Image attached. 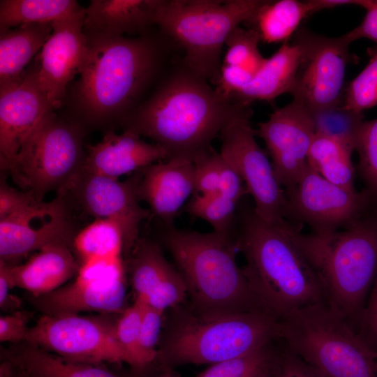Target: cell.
<instances>
[{
	"instance_id": "obj_1",
	"label": "cell",
	"mask_w": 377,
	"mask_h": 377,
	"mask_svg": "<svg viewBox=\"0 0 377 377\" xmlns=\"http://www.w3.org/2000/svg\"><path fill=\"white\" fill-rule=\"evenodd\" d=\"M85 34L87 50L80 76L66 97L68 119L86 130L114 131L124 126L159 75L165 43L148 33Z\"/></svg>"
},
{
	"instance_id": "obj_2",
	"label": "cell",
	"mask_w": 377,
	"mask_h": 377,
	"mask_svg": "<svg viewBox=\"0 0 377 377\" xmlns=\"http://www.w3.org/2000/svg\"><path fill=\"white\" fill-rule=\"evenodd\" d=\"M251 115L250 107L223 97L182 64L157 84L123 127L162 147L168 159L194 162L213 150L212 141L230 122Z\"/></svg>"
},
{
	"instance_id": "obj_3",
	"label": "cell",
	"mask_w": 377,
	"mask_h": 377,
	"mask_svg": "<svg viewBox=\"0 0 377 377\" xmlns=\"http://www.w3.org/2000/svg\"><path fill=\"white\" fill-rule=\"evenodd\" d=\"M235 224V246L246 260L243 272L268 313L280 320L294 310L327 303L320 279L297 240L300 228L267 223L253 207L237 210Z\"/></svg>"
},
{
	"instance_id": "obj_4",
	"label": "cell",
	"mask_w": 377,
	"mask_h": 377,
	"mask_svg": "<svg viewBox=\"0 0 377 377\" xmlns=\"http://www.w3.org/2000/svg\"><path fill=\"white\" fill-rule=\"evenodd\" d=\"M160 239L185 281L191 298L190 309L194 313L202 316L267 313L236 263L232 235L201 233L171 226L161 232Z\"/></svg>"
},
{
	"instance_id": "obj_5",
	"label": "cell",
	"mask_w": 377,
	"mask_h": 377,
	"mask_svg": "<svg viewBox=\"0 0 377 377\" xmlns=\"http://www.w3.org/2000/svg\"><path fill=\"white\" fill-rule=\"evenodd\" d=\"M318 273L327 304L355 330L377 275V199L346 228L325 235L296 232Z\"/></svg>"
},
{
	"instance_id": "obj_6",
	"label": "cell",
	"mask_w": 377,
	"mask_h": 377,
	"mask_svg": "<svg viewBox=\"0 0 377 377\" xmlns=\"http://www.w3.org/2000/svg\"><path fill=\"white\" fill-rule=\"evenodd\" d=\"M281 332L279 320L263 311L202 316L190 309H177L162 337L155 363L167 369L212 365L279 339Z\"/></svg>"
},
{
	"instance_id": "obj_7",
	"label": "cell",
	"mask_w": 377,
	"mask_h": 377,
	"mask_svg": "<svg viewBox=\"0 0 377 377\" xmlns=\"http://www.w3.org/2000/svg\"><path fill=\"white\" fill-rule=\"evenodd\" d=\"M263 0H163L156 25L170 42L182 47V64L216 84L221 53L229 34L248 22Z\"/></svg>"
},
{
	"instance_id": "obj_8",
	"label": "cell",
	"mask_w": 377,
	"mask_h": 377,
	"mask_svg": "<svg viewBox=\"0 0 377 377\" xmlns=\"http://www.w3.org/2000/svg\"><path fill=\"white\" fill-rule=\"evenodd\" d=\"M281 339L325 377H377L376 352L327 303L279 320Z\"/></svg>"
},
{
	"instance_id": "obj_9",
	"label": "cell",
	"mask_w": 377,
	"mask_h": 377,
	"mask_svg": "<svg viewBox=\"0 0 377 377\" xmlns=\"http://www.w3.org/2000/svg\"><path fill=\"white\" fill-rule=\"evenodd\" d=\"M86 131L54 110L47 112L27 136L7 171L38 201L53 191L66 194L84 163Z\"/></svg>"
},
{
	"instance_id": "obj_10",
	"label": "cell",
	"mask_w": 377,
	"mask_h": 377,
	"mask_svg": "<svg viewBox=\"0 0 377 377\" xmlns=\"http://www.w3.org/2000/svg\"><path fill=\"white\" fill-rule=\"evenodd\" d=\"M116 314H43L29 327L24 341L72 362L129 364L117 337Z\"/></svg>"
},
{
	"instance_id": "obj_11",
	"label": "cell",
	"mask_w": 377,
	"mask_h": 377,
	"mask_svg": "<svg viewBox=\"0 0 377 377\" xmlns=\"http://www.w3.org/2000/svg\"><path fill=\"white\" fill-rule=\"evenodd\" d=\"M251 117H238L223 129L220 154L242 177L260 219L271 224L290 223L286 191L255 139Z\"/></svg>"
},
{
	"instance_id": "obj_12",
	"label": "cell",
	"mask_w": 377,
	"mask_h": 377,
	"mask_svg": "<svg viewBox=\"0 0 377 377\" xmlns=\"http://www.w3.org/2000/svg\"><path fill=\"white\" fill-rule=\"evenodd\" d=\"M286 194L289 222L300 229L305 223L316 235L346 228L377 199L367 188L357 191L336 185L309 167Z\"/></svg>"
},
{
	"instance_id": "obj_13",
	"label": "cell",
	"mask_w": 377,
	"mask_h": 377,
	"mask_svg": "<svg viewBox=\"0 0 377 377\" xmlns=\"http://www.w3.org/2000/svg\"><path fill=\"white\" fill-rule=\"evenodd\" d=\"M294 43L302 53L300 66L290 92L311 113L343 103L346 69L350 61L345 36L326 37L302 29Z\"/></svg>"
},
{
	"instance_id": "obj_14",
	"label": "cell",
	"mask_w": 377,
	"mask_h": 377,
	"mask_svg": "<svg viewBox=\"0 0 377 377\" xmlns=\"http://www.w3.org/2000/svg\"><path fill=\"white\" fill-rule=\"evenodd\" d=\"M122 262L101 260L80 266L74 281L38 296L31 304L45 315L78 314L81 311L120 313L126 299Z\"/></svg>"
},
{
	"instance_id": "obj_15",
	"label": "cell",
	"mask_w": 377,
	"mask_h": 377,
	"mask_svg": "<svg viewBox=\"0 0 377 377\" xmlns=\"http://www.w3.org/2000/svg\"><path fill=\"white\" fill-rule=\"evenodd\" d=\"M66 193L95 219L117 222L123 232L124 253L130 255L138 241L139 228L151 211L140 205L135 173L125 181L81 169Z\"/></svg>"
},
{
	"instance_id": "obj_16",
	"label": "cell",
	"mask_w": 377,
	"mask_h": 377,
	"mask_svg": "<svg viewBox=\"0 0 377 377\" xmlns=\"http://www.w3.org/2000/svg\"><path fill=\"white\" fill-rule=\"evenodd\" d=\"M67 194L53 200L38 201L27 209L0 220V260L14 264L34 251L62 244L73 249L78 232L70 214Z\"/></svg>"
},
{
	"instance_id": "obj_17",
	"label": "cell",
	"mask_w": 377,
	"mask_h": 377,
	"mask_svg": "<svg viewBox=\"0 0 377 377\" xmlns=\"http://www.w3.org/2000/svg\"><path fill=\"white\" fill-rule=\"evenodd\" d=\"M254 133L265 142L278 180L285 191L290 188L309 167L308 156L316 136L311 112L293 99L259 123Z\"/></svg>"
},
{
	"instance_id": "obj_18",
	"label": "cell",
	"mask_w": 377,
	"mask_h": 377,
	"mask_svg": "<svg viewBox=\"0 0 377 377\" xmlns=\"http://www.w3.org/2000/svg\"><path fill=\"white\" fill-rule=\"evenodd\" d=\"M85 8L52 22L53 31L42 47L37 76L52 109L64 103L68 83L80 73L87 39L84 31Z\"/></svg>"
},
{
	"instance_id": "obj_19",
	"label": "cell",
	"mask_w": 377,
	"mask_h": 377,
	"mask_svg": "<svg viewBox=\"0 0 377 377\" xmlns=\"http://www.w3.org/2000/svg\"><path fill=\"white\" fill-rule=\"evenodd\" d=\"M36 69L28 70L17 87L0 94V164L7 171L31 130L54 110L42 90Z\"/></svg>"
},
{
	"instance_id": "obj_20",
	"label": "cell",
	"mask_w": 377,
	"mask_h": 377,
	"mask_svg": "<svg viewBox=\"0 0 377 377\" xmlns=\"http://www.w3.org/2000/svg\"><path fill=\"white\" fill-rule=\"evenodd\" d=\"M140 200L165 227L173 226L177 214L195 193V163L185 159H168L151 164L135 172Z\"/></svg>"
},
{
	"instance_id": "obj_21",
	"label": "cell",
	"mask_w": 377,
	"mask_h": 377,
	"mask_svg": "<svg viewBox=\"0 0 377 377\" xmlns=\"http://www.w3.org/2000/svg\"><path fill=\"white\" fill-rule=\"evenodd\" d=\"M85 150L82 169L117 179L168 157L162 147L143 140L129 130L121 134L107 131L100 142L85 145Z\"/></svg>"
},
{
	"instance_id": "obj_22",
	"label": "cell",
	"mask_w": 377,
	"mask_h": 377,
	"mask_svg": "<svg viewBox=\"0 0 377 377\" xmlns=\"http://www.w3.org/2000/svg\"><path fill=\"white\" fill-rule=\"evenodd\" d=\"M162 1L92 0L85 8L84 31L113 36L147 34Z\"/></svg>"
},
{
	"instance_id": "obj_23",
	"label": "cell",
	"mask_w": 377,
	"mask_h": 377,
	"mask_svg": "<svg viewBox=\"0 0 377 377\" xmlns=\"http://www.w3.org/2000/svg\"><path fill=\"white\" fill-rule=\"evenodd\" d=\"M0 355L20 377H126L104 364L69 361L26 341L1 346Z\"/></svg>"
},
{
	"instance_id": "obj_24",
	"label": "cell",
	"mask_w": 377,
	"mask_h": 377,
	"mask_svg": "<svg viewBox=\"0 0 377 377\" xmlns=\"http://www.w3.org/2000/svg\"><path fill=\"white\" fill-rule=\"evenodd\" d=\"M72 248L53 244L38 251L25 263L12 264L10 274L14 287L38 296L59 288L68 279L77 276L80 264Z\"/></svg>"
},
{
	"instance_id": "obj_25",
	"label": "cell",
	"mask_w": 377,
	"mask_h": 377,
	"mask_svg": "<svg viewBox=\"0 0 377 377\" xmlns=\"http://www.w3.org/2000/svg\"><path fill=\"white\" fill-rule=\"evenodd\" d=\"M53 31L52 22L22 24L0 29V94L20 86L33 57Z\"/></svg>"
},
{
	"instance_id": "obj_26",
	"label": "cell",
	"mask_w": 377,
	"mask_h": 377,
	"mask_svg": "<svg viewBox=\"0 0 377 377\" xmlns=\"http://www.w3.org/2000/svg\"><path fill=\"white\" fill-rule=\"evenodd\" d=\"M302 53L297 44L283 43L254 75L251 81L230 100L250 107L255 101H273L291 92L300 66Z\"/></svg>"
},
{
	"instance_id": "obj_27",
	"label": "cell",
	"mask_w": 377,
	"mask_h": 377,
	"mask_svg": "<svg viewBox=\"0 0 377 377\" xmlns=\"http://www.w3.org/2000/svg\"><path fill=\"white\" fill-rule=\"evenodd\" d=\"M318 12L315 0L264 1L246 23L267 43H287L302 21Z\"/></svg>"
},
{
	"instance_id": "obj_28",
	"label": "cell",
	"mask_w": 377,
	"mask_h": 377,
	"mask_svg": "<svg viewBox=\"0 0 377 377\" xmlns=\"http://www.w3.org/2000/svg\"><path fill=\"white\" fill-rule=\"evenodd\" d=\"M172 268L158 243L139 238L130 253L128 263L135 300L144 304Z\"/></svg>"
},
{
	"instance_id": "obj_29",
	"label": "cell",
	"mask_w": 377,
	"mask_h": 377,
	"mask_svg": "<svg viewBox=\"0 0 377 377\" xmlns=\"http://www.w3.org/2000/svg\"><path fill=\"white\" fill-rule=\"evenodd\" d=\"M82 8L75 0H1L0 29L27 24L53 22Z\"/></svg>"
},
{
	"instance_id": "obj_30",
	"label": "cell",
	"mask_w": 377,
	"mask_h": 377,
	"mask_svg": "<svg viewBox=\"0 0 377 377\" xmlns=\"http://www.w3.org/2000/svg\"><path fill=\"white\" fill-rule=\"evenodd\" d=\"M353 152L334 140L316 135L308 156L309 167L326 180L354 190Z\"/></svg>"
},
{
	"instance_id": "obj_31",
	"label": "cell",
	"mask_w": 377,
	"mask_h": 377,
	"mask_svg": "<svg viewBox=\"0 0 377 377\" xmlns=\"http://www.w3.org/2000/svg\"><path fill=\"white\" fill-rule=\"evenodd\" d=\"M73 249L80 265L94 260L122 258V230L114 221L96 219L77 233Z\"/></svg>"
},
{
	"instance_id": "obj_32",
	"label": "cell",
	"mask_w": 377,
	"mask_h": 377,
	"mask_svg": "<svg viewBox=\"0 0 377 377\" xmlns=\"http://www.w3.org/2000/svg\"><path fill=\"white\" fill-rule=\"evenodd\" d=\"M316 135L334 140L351 151L355 150L363 114L341 104L311 113Z\"/></svg>"
},
{
	"instance_id": "obj_33",
	"label": "cell",
	"mask_w": 377,
	"mask_h": 377,
	"mask_svg": "<svg viewBox=\"0 0 377 377\" xmlns=\"http://www.w3.org/2000/svg\"><path fill=\"white\" fill-rule=\"evenodd\" d=\"M239 203L221 193L211 195L194 194L188 203L187 212L209 223L214 232L232 235Z\"/></svg>"
},
{
	"instance_id": "obj_34",
	"label": "cell",
	"mask_w": 377,
	"mask_h": 377,
	"mask_svg": "<svg viewBox=\"0 0 377 377\" xmlns=\"http://www.w3.org/2000/svg\"><path fill=\"white\" fill-rule=\"evenodd\" d=\"M260 41V36L255 29L237 27L226 41L227 49L223 64L241 66L255 75L267 59L259 51L258 44Z\"/></svg>"
},
{
	"instance_id": "obj_35",
	"label": "cell",
	"mask_w": 377,
	"mask_h": 377,
	"mask_svg": "<svg viewBox=\"0 0 377 377\" xmlns=\"http://www.w3.org/2000/svg\"><path fill=\"white\" fill-rule=\"evenodd\" d=\"M144 304L135 300L129 307L119 313L116 321L118 341L129 358V365L134 374L148 370L140 348V327Z\"/></svg>"
},
{
	"instance_id": "obj_36",
	"label": "cell",
	"mask_w": 377,
	"mask_h": 377,
	"mask_svg": "<svg viewBox=\"0 0 377 377\" xmlns=\"http://www.w3.org/2000/svg\"><path fill=\"white\" fill-rule=\"evenodd\" d=\"M343 106L357 113L377 105V46L365 68L345 89Z\"/></svg>"
},
{
	"instance_id": "obj_37",
	"label": "cell",
	"mask_w": 377,
	"mask_h": 377,
	"mask_svg": "<svg viewBox=\"0 0 377 377\" xmlns=\"http://www.w3.org/2000/svg\"><path fill=\"white\" fill-rule=\"evenodd\" d=\"M274 341L246 355L212 364L197 377H260Z\"/></svg>"
},
{
	"instance_id": "obj_38",
	"label": "cell",
	"mask_w": 377,
	"mask_h": 377,
	"mask_svg": "<svg viewBox=\"0 0 377 377\" xmlns=\"http://www.w3.org/2000/svg\"><path fill=\"white\" fill-rule=\"evenodd\" d=\"M260 377H325L290 350L281 339L274 341Z\"/></svg>"
},
{
	"instance_id": "obj_39",
	"label": "cell",
	"mask_w": 377,
	"mask_h": 377,
	"mask_svg": "<svg viewBox=\"0 0 377 377\" xmlns=\"http://www.w3.org/2000/svg\"><path fill=\"white\" fill-rule=\"evenodd\" d=\"M355 151L359 156V174L366 188L377 198V119L363 121Z\"/></svg>"
},
{
	"instance_id": "obj_40",
	"label": "cell",
	"mask_w": 377,
	"mask_h": 377,
	"mask_svg": "<svg viewBox=\"0 0 377 377\" xmlns=\"http://www.w3.org/2000/svg\"><path fill=\"white\" fill-rule=\"evenodd\" d=\"M187 293V287L182 275L172 267L149 295L144 304L164 313L169 308L179 306Z\"/></svg>"
},
{
	"instance_id": "obj_41",
	"label": "cell",
	"mask_w": 377,
	"mask_h": 377,
	"mask_svg": "<svg viewBox=\"0 0 377 377\" xmlns=\"http://www.w3.org/2000/svg\"><path fill=\"white\" fill-rule=\"evenodd\" d=\"M163 312L144 304L140 327V348L148 369L157 357L156 346L159 341Z\"/></svg>"
},
{
	"instance_id": "obj_42",
	"label": "cell",
	"mask_w": 377,
	"mask_h": 377,
	"mask_svg": "<svg viewBox=\"0 0 377 377\" xmlns=\"http://www.w3.org/2000/svg\"><path fill=\"white\" fill-rule=\"evenodd\" d=\"M219 153L214 151L202 155L194 161V194L211 195L219 193Z\"/></svg>"
},
{
	"instance_id": "obj_43",
	"label": "cell",
	"mask_w": 377,
	"mask_h": 377,
	"mask_svg": "<svg viewBox=\"0 0 377 377\" xmlns=\"http://www.w3.org/2000/svg\"><path fill=\"white\" fill-rule=\"evenodd\" d=\"M355 330L360 339L377 353V275Z\"/></svg>"
},
{
	"instance_id": "obj_44",
	"label": "cell",
	"mask_w": 377,
	"mask_h": 377,
	"mask_svg": "<svg viewBox=\"0 0 377 377\" xmlns=\"http://www.w3.org/2000/svg\"><path fill=\"white\" fill-rule=\"evenodd\" d=\"M3 177L0 183V220L22 212L38 201L31 193L9 186Z\"/></svg>"
},
{
	"instance_id": "obj_45",
	"label": "cell",
	"mask_w": 377,
	"mask_h": 377,
	"mask_svg": "<svg viewBox=\"0 0 377 377\" xmlns=\"http://www.w3.org/2000/svg\"><path fill=\"white\" fill-rule=\"evenodd\" d=\"M254 74L238 66L222 64L216 90L223 97H231L243 89L253 79Z\"/></svg>"
},
{
	"instance_id": "obj_46",
	"label": "cell",
	"mask_w": 377,
	"mask_h": 377,
	"mask_svg": "<svg viewBox=\"0 0 377 377\" xmlns=\"http://www.w3.org/2000/svg\"><path fill=\"white\" fill-rule=\"evenodd\" d=\"M219 193L237 203L247 193L244 181L237 170L219 153Z\"/></svg>"
},
{
	"instance_id": "obj_47",
	"label": "cell",
	"mask_w": 377,
	"mask_h": 377,
	"mask_svg": "<svg viewBox=\"0 0 377 377\" xmlns=\"http://www.w3.org/2000/svg\"><path fill=\"white\" fill-rule=\"evenodd\" d=\"M31 315L26 311H17L0 318V341L15 343L23 341L29 330L27 326Z\"/></svg>"
},
{
	"instance_id": "obj_48",
	"label": "cell",
	"mask_w": 377,
	"mask_h": 377,
	"mask_svg": "<svg viewBox=\"0 0 377 377\" xmlns=\"http://www.w3.org/2000/svg\"><path fill=\"white\" fill-rule=\"evenodd\" d=\"M360 7L367 11L363 20L344 36L350 43L360 38H367L377 44V0H362Z\"/></svg>"
},
{
	"instance_id": "obj_49",
	"label": "cell",
	"mask_w": 377,
	"mask_h": 377,
	"mask_svg": "<svg viewBox=\"0 0 377 377\" xmlns=\"http://www.w3.org/2000/svg\"><path fill=\"white\" fill-rule=\"evenodd\" d=\"M11 265L0 260V307L3 311H14L21 305L20 299L10 293L14 288L10 274Z\"/></svg>"
},
{
	"instance_id": "obj_50",
	"label": "cell",
	"mask_w": 377,
	"mask_h": 377,
	"mask_svg": "<svg viewBox=\"0 0 377 377\" xmlns=\"http://www.w3.org/2000/svg\"><path fill=\"white\" fill-rule=\"evenodd\" d=\"M362 0H316L318 11L338 6L355 5L361 6Z\"/></svg>"
},
{
	"instance_id": "obj_51",
	"label": "cell",
	"mask_w": 377,
	"mask_h": 377,
	"mask_svg": "<svg viewBox=\"0 0 377 377\" xmlns=\"http://www.w3.org/2000/svg\"><path fill=\"white\" fill-rule=\"evenodd\" d=\"M126 377H175L172 375V369H161L157 374H147L145 372L142 374H135L131 376H125Z\"/></svg>"
},
{
	"instance_id": "obj_52",
	"label": "cell",
	"mask_w": 377,
	"mask_h": 377,
	"mask_svg": "<svg viewBox=\"0 0 377 377\" xmlns=\"http://www.w3.org/2000/svg\"><path fill=\"white\" fill-rule=\"evenodd\" d=\"M0 377H20L13 372L10 367L4 362H1Z\"/></svg>"
},
{
	"instance_id": "obj_53",
	"label": "cell",
	"mask_w": 377,
	"mask_h": 377,
	"mask_svg": "<svg viewBox=\"0 0 377 377\" xmlns=\"http://www.w3.org/2000/svg\"><path fill=\"white\" fill-rule=\"evenodd\" d=\"M376 364H377V353H376Z\"/></svg>"
}]
</instances>
